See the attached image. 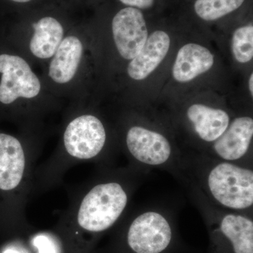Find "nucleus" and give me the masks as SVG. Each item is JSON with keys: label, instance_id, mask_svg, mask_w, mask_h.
<instances>
[{"label": "nucleus", "instance_id": "nucleus-1", "mask_svg": "<svg viewBox=\"0 0 253 253\" xmlns=\"http://www.w3.org/2000/svg\"><path fill=\"white\" fill-rule=\"evenodd\" d=\"M61 103L31 63L0 38V114L31 119Z\"/></svg>", "mask_w": 253, "mask_h": 253}, {"label": "nucleus", "instance_id": "nucleus-2", "mask_svg": "<svg viewBox=\"0 0 253 253\" xmlns=\"http://www.w3.org/2000/svg\"><path fill=\"white\" fill-rule=\"evenodd\" d=\"M93 39L88 31L73 28L47 63L42 68V80L56 99L83 104L89 84V53Z\"/></svg>", "mask_w": 253, "mask_h": 253}, {"label": "nucleus", "instance_id": "nucleus-3", "mask_svg": "<svg viewBox=\"0 0 253 253\" xmlns=\"http://www.w3.org/2000/svg\"><path fill=\"white\" fill-rule=\"evenodd\" d=\"M198 177L213 204L246 214L253 206V170L239 163L208 157Z\"/></svg>", "mask_w": 253, "mask_h": 253}, {"label": "nucleus", "instance_id": "nucleus-4", "mask_svg": "<svg viewBox=\"0 0 253 253\" xmlns=\"http://www.w3.org/2000/svg\"><path fill=\"white\" fill-rule=\"evenodd\" d=\"M71 29L56 16L44 15L27 24L0 31V38L33 68L42 69Z\"/></svg>", "mask_w": 253, "mask_h": 253}, {"label": "nucleus", "instance_id": "nucleus-5", "mask_svg": "<svg viewBox=\"0 0 253 253\" xmlns=\"http://www.w3.org/2000/svg\"><path fill=\"white\" fill-rule=\"evenodd\" d=\"M128 199L127 191L121 183L96 184L82 200L76 217L78 226L86 232L108 230L124 212Z\"/></svg>", "mask_w": 253, "mask_h": 253}, {"label": "nucleus", "instance_id": "nucleus-6", "mask_svg": "<svg viewBox=\"0 0 253 253\" xmlns=\"http://www.w3.org/2000/svg\"><path fill=\"white\" fill-rule=\"evenodd\" d=\"M212 249L214 253H253V220L250 214L208 210Z\"/></svg>", "mask_w": 253, "mask_h": 253}, {"label": "nucleus", "instance_id": "nucleus-7", "mask_svg": "<svg viewBox=\"0 0 253 253\" xmlns=\"http://www.w3.org/2000/svg\"><path fill=\"white\" fill-rule=\"evenodd\" d=\"M107 141L104 123L96 115L79 110L66 123L62 142L66 153L79 160L99 156Z\"/></svg>", "mask_w": 253, "mask_h": 253}, {"label": "nucleus", "instance_id": "nucleus-8", "mask_svg": "<svg viewBox=\"0 0 253 253\" xmlns=\"http://www.w3.org/2000/svg\"><path fill=\"white\" fill-rule=\"evenodd\" d=\"M174 230L161 211H144L136 216L126 231V241L133 253H164L172 245Z\"/></svg>", "mask_w": 253, "mask_h": 253}, {"label": "nucleus", "instance_id": "nucleus-9", "mask_svg": "<svg viewBox=\"0 0 253 253\" xmlns=\"http://www.w3.org/2000/svg\"><path fill=\"white\" fill-rule=\"evenodd\" d=\"M126 149L131 158L148 167L168 168L180 166V158L174 156L172 144L166 136L140 126L126 131Z\"/></svg>", "mask_w": 253, "mask_h": 253}, {"label": "nucleus", "instance_id": "nucleus-10", "mask_svg": "<svg viewBox=\"0 0 253 253\" xmlns=\"http://www.w3.org/2000/svg\"><path fill=\"white\" fill-rule=\"evenodd\" d=\"M113 44L122 59L131 61L144 45L148 30L144 15L136 8L120 10L111 23Z\"/></svg>", "mask_w": 253, "mask_h": 253}, {"label": "nucleus", "instance_id": "nucleus-11", "mask_svg": "<svg viewBox=\"0 0 253 253\" xmlns=\"http://www.w3.org/2000/svg\"><path fill=\"white\" fill-rule=\"evenodd\" d=\"M253 136L252 118H236L226 130L212 142V152L217 159L239 163L249 153Z\"/></svg>", "mask_w": 253, "mask_h": 253}, {"label": "nucleus", "instance_id": "nucleus-12", "mask_svg": "<svg viewBox=\"0 0 253 253\" xmlns=\"http://www.w3.org/2000/svg\"><path fill=\"white\" fill-rule=\"evenodd\" d=\"M26 168V156L21 140L0 132V189L11 191L21 184Z\"/></svg>", "mask_w": 253, "mask_h": 253}, {"label": "nucleus", "instance_id": "nucleus-13", "mask_svg": "<svg viewBox=\"0 0 253 253\" xmlns=\"http://www.w3.org/2000/svg\"><path fill=\"white\" fill-rule=\"evenodd\" d=\"M170 38L157 31L148 37L144 45L126 66V73L134 81H142L156 69L169 51Z\"/></svg>", "mask_w": 253, "mask_h": 253}, {"label": "nucleus", "instance_id": "nucleus-14", "mask_svg": "<svg viewBox=\"0 0 253 253\" xmlns=\"http://www.w3.org/2000/svg\"><path fill=\"white\" fill-rule=\"evenodd\" d=\"M186 116L200 139L208 143L218 139L230 123L229 116L224 110L201 104L191 105Z\"/></svg>", "mask_w": 253, "mask_h": 253}, {"label": "nucleus", "instance_id": "nucleus-15", "mask_svg": "<svg viewBox=\"0 0 253 253\" xmlns=\"http://www.w3.org/2000/svg\"><path fill=\"white\" fill-rule=\"evenodd\" d=\"M214 57L211 51L197 44H187L178 51L172 68L173 77L176 81L186 83L212 67Z\"/></svg>", "mask_w": 253, "mask_h": 253}, {"label": "nucleus", "instance_id": "nucleus-16", "mask_svg": "<svg viewBox=\"0 0 253 253\" xmlns=\"http://www.w3.org/2000/svg\"><path fill=\"white\" fill-rule=\"evenodd\" d=\"M245 0H197L194 9L205 21H214L239 9Z\"/></svg>", "mask_w": 253, "mask_h": 253}, {"label": "nucleus", "instance_id": "nucleus-17", "mask_svg": "<svg viewBox=\"0 0 253 253\" xmlns=\"http://www.w3.org/2000/svg\"><path fill=\"white\" fill-rule=\"evenodd\" d=\"M232 51L238 62H249L253 57V27L244 26L236 29L232 38Z\"/></svg>", "mask_w": 253, "mask_h": 253}, {"label": "nucleus", "instance_id": "nucleus-18", "mask_svg": "<svg viewBox=\"0 0 253 253\" xmlns=\"http://www.w3.org/2000/svg\"><path fill=\"white\" fill-rule=\"evenodd\" d=\"M39 253H55L54 247L51 242L44 236H39L35 241Z\"/></svg>", "mask_w": 253, "mask_h": 253}, {"label": "nucleus", "instance_id": "nucleus-19", "mask_svg": "<svg viewBox=\"0 0 253 253\" xmlns=\"http://www.w3.org/2000/svg\"><path fill=\"white\" fill-rule=\"evenodd\" d=\"M123 4L139 9H149L154 4V0H120Z\"/></svg>", "mask_w": 253, "mask_h": 253}, {"label": "nucleus", "instance_id": "nucleus-20", "mask_svg": "<svg viewBox=\"0 0 253 253\" xmlns=\"http://www.w3.org/2000/svg\"><path fill=\"white\" fill-rule=\"evenodd\" d=\"M9 1L14 3V4H29V3H31L33 0H9Z\"/></svg>", "mask_w": 253, "mask_h": 253}, {"label": "nucleus", "instance_id": "nucleus-21", "mask_svg": "<svg viewBox=\"0 0 253 253\" xmlns=\"http://www.w3.org/2000/svg\"><path fill=\"white\" fill-rule=\"evenodd\" d=\"M249 89L250 91H251V94H253V74L251 75V77H250L249 79Z\"/></svg>", "mask_w": 253, "mask_h": 253}, {"label": "nucleus", "instance_id": "nucleus-22", "mask_svg": "<svg viewBox=\"0 0 253 253\" xmlns=\"http://www.w3.org/2000/svg\"><path fill=\"white\" fill-rule=\"evenodd\" d=\"M4 253H18L16 252V251H11V250H9V251H6Z\"/></svg>", "mask_w": 253, "mask_h": 253}]
</instances>
